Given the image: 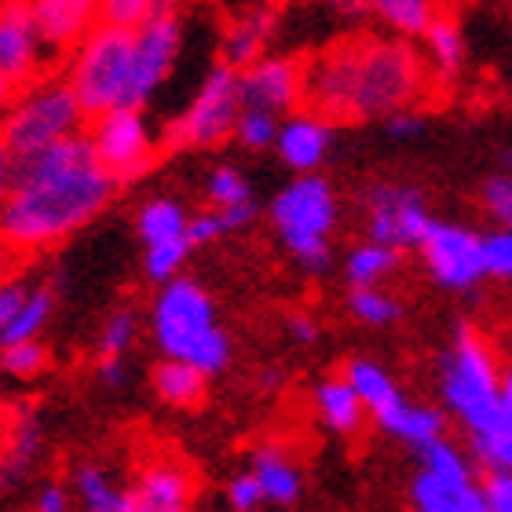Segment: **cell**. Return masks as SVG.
<instances>
[{
    "instance_id": "cell-1",
    "label": "cell",
    "mask_w": 512,
    "mask_h": 512,
    "mask_svg": "<svg viewBox=\"0 0 512 512\" xmlns=\"http://www.w3.org/2000/svg\"><path fill=\"white\" fill-rule=\"evenodd\" d=\"M118 194V183L99 165L63 176L30 191H8L0 202V238L30 256L55 242L70 238L85 224H92Z\"/></svg>"
},
{
    "instance_id": "cell-2",
    "label": "cell",
    "mask_w": 512,
    "mask_h": 512,
    "mask_svg": "<svg viewBox=\"0 0 512 512\" xmlns=\"http://www.w3.org/2000/svg\"><path fill=\"white\" fill-rule=\"evenodd\" d=\"M150 330L165 359L194 366L205 377L220 374L231 363V337L216 322L209 289L194 278H172L161 286L150 308Z\"/></svg>"
},
{
    "instance_id": "cell-3",
    "label": "cell",
    "mask_w": 512,
    "mask_h": 512,
    "mask_svg": "<svg viewBox=\"0 0 512 512\" xmlns=\"http://www.w3.org/2000/svg\"><path fill=\"white\" fill-rule=\"evenodd\" d=\"M498 363H494L491 344L472 330L469 322H461L454 333L447 359H443V399H447L450 414H458L469 428V436H483L502 421V395H498Z\"/></svg>"
},
{
    "instance_id": "cell-4",
    "label": "cell",
    "mask_w": 512,
    "mask_h": 512,
    "mask_svg": "<svg viewBox=\"0 0 512 512\" xmlns=\"http://www.w3.org/2000/svg\"><path fill=\"white\" fill-rule=\"evenodd\" d=\"M425 88V59L403 37H359L352 118H395Z\"/></svg>"
},
{
    "instance_id": "cell-5",
    "label": "cell",
    "mask_w": 512,
    "mask_h": 512,
    "mask_svg": "<svg viewBox=\"0 0 512 512\" xmlns=\"http://www.w3.org/2000/svg\"><path fill=\"white\" fill-rule=\"evenodd\" d=\"M128 74H132V33L96 22L92 33L70 52L63 81L81 103L85 118H103L110 110H125Z\"/></svg>"
},
{
    "instance_id": "cell-6",
    "label": "cell",
    "mask_w": 512,
    "mask_h": 512,
    "mask_svg": "<svg viewBox=\"0 0 512 512\" xmlns=\"http://www.w3.org/2000/svg\"><path fill=\"white\" fill-rule=\"evenodd\" d=\"M337 194L330 180L315 176H297L282 187L271 202V220L282 238L286 253L308 271H322L330 264V235L337 227Z\"/></svg>"
},
{
    "instance_id": "cell-7",
    "label": "cell",
    "mask_w": 512,
    "mask_h": 512,
    "mask_svg": "<svg viewBox=\"0 0 512 512\" xmlns=\"http://www.w3.org/2000/svg\"><path fill=\"white\" fill-rule=\"evenodd\" d=\"M81 125H85V110L74 99L70 85L59 77H44L19 92L11 110L0 118V139L11 150V158H26L59 139L77 136Z\"/></svg>"
},
{
    "instance_id": "cell-8",
    "label": "cell",
    "mask_w": 512,
    "mask_h": 512,
    "mask_svg": "<svg viewBox=\"0 0 512 512\" xmlns=\"http://www.w3.org/2000/svg\"><path fill=\"white\" fill-rule=\"evenodd\" d=\"M238 114H242V92H238V74L227 66L216 63L205 74L198 96L191 99V107L183 110L180 118L165 128L161 143L169 150H198V147H216L227 136H235Z\"/></svg>"
},
{
    "instance_id": "cell-9",
    "label": "cell",
    "mask_w": 512,
    "mask_h": 512,
    "mask_svg": "<svg viewBox=\"0 0 512 512\" xmlns=\"http://www.w3.org/2000/svg\"><path fill=\"white\" fill-rule=\"evenodd\" d=\"M180 41H183V22L169 4H161V8L132 33V74H128L125 110H143V103L158 92L161 81H165L169 70L176 66Z\"/></svg>"
},
{
    "instance_id": "cell-10",
    "label": "cell",
    "mask_w": 512,
    "mask_h": 512,
    "mask_svg": "<svg viewBox=\"0 0 512 512\" xmlns=\"http://www.w3.org/2000/svg\"><path fill=\"white\" fill-rule=\"evenodd\" d=\"M88 139H92L99 169L118 187L139 180L154 161V136H150L143 110H110V114L96 118Z\"/></svg>"
},
{
    "instance_id": "cell-11",
    "label": "cell",
    "mask_w": 512,
    "mask_h": 512,
    "mask_svg": "<svg viewBox=\"0 0 512 512\" xmlns=\"http://www.w3.org/2000/svg\"><path fill=\"white\" fill-rule=\"evenodd\" d=\"M432 227V213L425 205V194L410 183H381L366 198V231L370 242L388 249L421 246Z\"/></svg>"
},
{
    "instance_id": "cell-12",
    "label": "cell",
    "mask_w": 512,
    "mask_h": 512,
    "mask_svg": "<svg viewBox=\"0 0 512 512\" xmlns=\"http://www.w3.org/2000/svg\"><path fill=\"white\" fill-rule=\"evenodd\" d=\"M421 260L432 282L443 289H472L483 275V256H480V235L458 224H439L432 220L425 242H421Z\"/></svg>"
},
{
    "instance_id": "cell-13",
    "label": "cell",
    "mask_w": 512,
    "mask_h": 512,
    "mask_svg": "<svg viewBox=\"0 0 512 512\" xmlns=\"http://www.w3.org/2000/svg\"><path fill=\"white\" fill-rule=\"evenodd\" d=\"M355 70H359V37L330 44L311 59L304 70V96L311 99L319 118H352Z\"/></svg>"
},
{
    "instance_id": "cell-14",
    "label": "cell",
    "mask_w": 512,
    "mask_h": 512,
    "mask_svg": "<svg viewBox=\"0 0 512 512\" xmlns=\"http://www.w3.org/2000/svg\"><path fill=\"white\" fill-rule=\"evenodd\" d=\"M242 110H264V114H293L304 99V63L293 55H264L260 63L238 74Z\"/></svg>"
},
{
    "instance_id": "cell-15",
    "label": "cell",
    "mask_w": 512,
    "mask_h": 512,
    "mask_svg": "<svg viewBox=\"0 0 512 512\" xmlns=\"http://www.w3.org/2000/svg\"><path fill=\"white\" fill-rule=\"evenodd\" d=\"M48 63L52 59L37 37L30 4H0V74L19 92H26L30 85L44 81Z\"/></svg>"
},
{
    "instance_id": "cell-16",
    "label": "cell",
    "mask_w": 512,
    "mask_h": 512,
    "mask_svg": "<svg viewBox=\"0 0 512 512\" xmlns=\"http://www.w3.org/2000/svg\"><path fill=\"white\" fill-rule=\"evenodd\" d=\"M33 26L41 37L48 59H63L85 41L92 26L99 22V4L92 0H37L30 4Z\"/></svg>"
},
{
    "instance_id": "cell-17",
    "label": "cell",
    "mask_w": 512,
    "mask_h": 512,
    "mask_svg": "<svg viewBox=\"0 0 512 512\" xmlns=\"http://www.w3.org/2000/svg\"><path fill=\"white\" fill-rule=\"evenodd\" d=\"M88 165H99L96 150H92V139H88V132H77V136L59 139V143H52V147L37 150V154L15 158L11 191L44 187V183H55V180H63V176H74V172L88 169Z\"/></svg>"
},
{
    "instance_id": "cell-18",
    "label": "cell",
    "mask_w": 512,
    "mask_h": 512,
    "mask_svg": "<svg viewBox=\"0 0 512 512\" xmlns=\"http://www.w3.org/2000/svg\"><path fill=\"white\" fill-rule=\"evenodd\" d=\"M333 143V125L319 114H289L278 125L275 150L278 158L286 161L289 169H297L300 176H315L319 165L326 161Z\"/></svg>"
},
{
    "instance_id": "cell-19",
    "label": "cell",
    "mask_w": 512,
    "mask_h": 512,
    "mask_svg": "<svg viewBox=\"0 0 512 512\" xmlns=\"http://www.w3.org/2000/svg\"><path fill=\"white\" fill-rule=\"evenodd\" d=\"M194 498L191 472L180 461L158 458L139 472L136 487H132V505L136 512H187Z\"/></svg>"
},
{
    "instance_id": "cell-20",
    "label": "cell",
    "mask_w": 512,
    "mask_h": 512,
    "mask_svg": "<svg viewBox=\"0 0 512 512\" xmlns=\"http://www.w3.org/2000/svg\"><path fill=\"white\" fill-rule=\"evenodd\" d=\"M271 33H275V11L271 8L246 11V15H238L235 22H227L224 37H220V66L242 74V70H249L253 63H260L267 41H271Z\"/></svg>"
},
{
    "instance_id": "cell-21",
    "label": "cell",
    "mask_w": 512,
    "mask_h": 512,
    "mask_svg": "<svg viewBox=\"0 0 512 512\" xmlns=\"http://www.w3.org/2000/svg\"><path fill=\"white\" fill-rule=\"evenodd\" d=\"M341 377L348 381V388L359 395L363 410L374 414V421H384L392 410H399V406L406 403L403 392H399V384L392 381V374H388L381 363H374V359H352V363L344 366Z\"/></svg>"
},
{
    "instance_id": "cell-22",
    "label": "cell",
    "mask_w": 512,
    "mask_h": 512,
    "mask_svg": "<svg viewBox=\"0 0 512 512\" xmlns=\"http://www.w3.org/2000/svg\"><path fill=\"white\" fill-rule=\"evenodd\" d=\"M249 472H253V480L260 483L264 502L293 505L300 498V469H297V461L286 454V447H278V443L256 447Z\"/></svg>"
},
{
    "instance_id": "cell-23",
    "label": "cell",
    "mask_w": 512,
    "mask_h": 512,
    "mask_svg": "<svg viewBox=\"0 0 512 512\" xmlns=\"http://www.w3.org/2000/svg\"><path fill=\"white\" fill-rule=\"evenodd\" d=\"M41 450H44L41 417L26 410V414L15 417L8 447L0 454V483H4V487H15V483L30 480V472L37 469V461H41Z\"/></svg>"
},
{
    "instance_id": "cell-24",
    "label": "cell",
    "mask_w": 512,
    "mask_h": 512,
    "mask_svg": "<svg viewBox=\"0 0 512 512\" xmlns=\"http://www.w3.org/2000/svg\"><path fill=\"white\" fill-rule=\"evenodd\" d=\"M315 406H319L326 428H333L337 436H355L363 428L366 410L344 377H326V381L315 384Z\"/></svg>"
},
{
    "instance_id": "cell-25",
    "label": "cell",
    "mask_w": 512,
    "mask_h": 512,
    "mask_svg": "<svg viewBox=\"0 0 512 512\" xmlns=\"http://www.w3.org/2000/svg\"><path fill=\"white\" fill-rule=\"evenodd\" d=\"M74 491H77V498H81V505H85V512H136L132 491L118 487L114 476H110L103 465H96V461L77 465Z\"/></svg>"
},
{
    "instance_id": "cell-26",
    "label": "cell",
    "mask_w": 512,
    "mask_h": 512,
    "mask_svg": "<svg viewBox=\"0 0 512 512\" xmlns=\"http://www.w3.org/2000/svg\"><path fill=\"white\" fill-rule=\"evenodd\" d=\"M55 300H59L55 282H37V286H30V293H26V300H22V308L15 311L11 326L4 330V337H0V348L41 341L44 326H48L55 315Z\"/></svg>"
},
{
    "instance_id": "cell-27",
    "label": "cell",
    "mask_w": 512,
    "mask_h": 512,
    "mask_svg": "<svg viewBox=\"0 0 512 512\" xmlns=\"http://www.w3.org/2000/svg\"><path fill=\"white\" fill-rule=\"evenodd\" d=\"M187 220H191V213L176 198H150V202L139 205L136 231L147 249L165 246V242H176V238L187 235Z\"/></svg>"
},
{
    "instance_id": "cell-28",
    "label": "cell",
    "mask_w": 512,
    "mask_h": 512,
    "mask_svg": "<svg viewBox=\"0 0 512 512\" xmlns=\"http://www.w3.org/2000/svg\"><path fill=\"white\" fill-rule=\"evenodd\" d=\"M150 381H154V392H158L161 403L180 406V410H191V406L202 403L205 388H209V377L198 374V370L187 363H172V359L154 366Z\"/></svg>"
},
{
    "instance_id": "cell-29",
    "label": "cell",
    "mask_w": 512,
    "mask_h": 512,
    "mask_svg": "<svg viewBox=\"0 0 512 512\" xmlns=\"http://www.w3.org/2000/svg\"><path fill=\"white\" fill-rule=\"evenodd\" d=\"M377 425L417 450L428 447V443H436V439H443V414L432 410V406L403 403L399 410H392V414L384 417V421H377Z\"/></svg>"
},
{
    "instance_id": "cell-30",
    "label": "cell",
    "mask_w": 512,
    "mask_h": 512,
    "mask_svg": "<svg viewBox=\"0 0 512 512\" xmlns=\"http://www.w3.org/2000/svg\"><path fill=\"white\" fill-rule=\"evenodd\" d=\"M403 256L388 246H377V242H366V246H355L344 260V275L352 282V289H381V282L399 267Z\"/></svg>"
},
{
    "instance_id": "cell-31",
    "label": "cell",
    "mask_w": 512,
    "mask_h": 512,
    "mask_svg": "<svg viewBox=\"0 0 512 512\" xmlns=\"http://www.w3.org/2000/svg\"><path fill=\"white\" fill-rule=\"evenodd\" d=\"M421 41H425V55L439 66V74H454L465 59V33H461V22L454 15L436 11V19L421 33Z\"/></svg>"
},
{
    "instance_id": "cell-32",
    "label": "cell",
    "mask_w": 512,
    "mask_h": 512,
    "mask_svg": "<svg viewBox=\"0 0 512 512\" xmlns=\"http://www.w3.org/2000/svg\"><path fill=\"white\" fill-rule=\"evenodd\" d=\"M417 454H421V472L432 476L436 483H447V487H469L472 483L469 461L461 458V450L450 447L447 439H436V443L421 447Z\"/></svg>"
},
{
    "instance_id": "cell-33",
    "label": "cell",
    "mask_w": 512,
    "mask_h": 512,
    "mask_svg": "<svg viewBox=\"0 0 512 512\" xmlns=\"http://www.w3.org/2000/svg\"><path fill=\"white\" fill-rule=\"evenodd\" d=\"M205 198L213 205V213H231V209L253 205V187L235 165H216L205 180Z\"/></svg>"
},
{
    "instance_id": "cell-34",
    "label": "cell",
    "mask_w": 512,
    "mask_h": 512,
    "mask_svg": "<svg viewBox=\"0 0 512 512\" xmlns=\"http://www.w3.org/2000/svg\"><path fill=\"white\" fill-rule=\"evenodd\" d=\"M139 333V315L136 308H118L110 311V319L99 330V363H125L128 348L136 344Z\"/></svg>"
},
{
    "instance_id": "cell-35",
    "label": "cell",
    "mask_w": 512,
    "mask_h": 512,
    "mask_svg": "<svg viewBox=\"0 0 512 512\" xmlns=\"http://www.w3.org/2000/svg\"><path fill=\"white\" fill-rule=\"evenodd\" d=\"M374 11L399 37H421L436 19V8L425 0H377Z\"/></svg>"
},
{
    "instance_id": "cell-36",
    "label": "cell",
    "mask_w": 512,
    "mask_h": 512,
    "mask_svg": "<svg viewBox=\"0 0 512 512\" xmlns=\"http://www.w3.org/2000/svg\"><path fill=\"white\" fill-rule=\"evenodd\" d=\"M348 308L366 326H392L403 315V304L392 293H384V289H352L348 293Z\"/></svg>"
},
{
    "instance_id": "cell-37",
    "label": "cell",
    "mask_w": 512,
    "mask_h": 512,
    "mask_svg": "<svg viewBox=\"0 0 512 512\" xmlns=\"http://www.w3.org/2000/svg\"><path fill=\"white\" fill-rule=\"evenodd\" d=\"M52 366V352L44 341H26V344H11V348H0V370L11 377H41L44 370Z\"/></svg>"
},
{
    "instance_id": "cell-38",
    "label": "cell",
    "mask_w": 512,
    "mask_h": 512,
    "mask_svg": "<svg viewBox=\"0 0 512 512\" xmlns=\"http://www.w3.org/2000/svg\"><path fill=\"white\" fill-rule=\"evenodd\" d=\"M472 450L491 472H512V414H502L491 432L472 439Z\"/></svg>"
},
{
    "instance_id": "cell-39",
    "label": "cell",
    "mask_w": 512,
    "mask_h": 512,
    "mask_svg": "<svg viewBox=\"0 0 512 512\" xmlns=\"http://www.w3.org/2000/svg\"><path fill=\"white\" fill-rule=\"evenodd\" d=\"M187 256H191L187 238H176V242H165V246H150L143 253V271H147V278L165 286L172 278H180V267L187 264Z\"/></svg>"
},
{
    "instance_id": "cell-40",
    "label": "cell",
    "mask_w": 512,
    "mask_h": 512,
    "mask_svg": "<svg viewBox=\"0 0 512 512\" xmlns=\"http://www.w3.org/2000/svg\"><path fill=\"white\" fill-rule=\"evenodd\" d=\"M278 125H282V118H275V114H264V110H242V114H238V125H235V136L246 150H267V147H275Z\"/></svg>"
},
{
    "instance_id": "cell-41",
    "label": "cell",
    "mask_w": 512,
    "mask_h": 512,
    "mask_svg": "<svg viewBox=\"0 0 512 512\" xmlns=\"http://www.w3.org/2000/svg\"><path fill=\"white\" fill-rule=\"evenodd\" d=\"M158 8L161 4H150V0H107V4H99V22L114 26V30L136 33Z\"/></svg>"
},
{
    "instance_id": "cell-42",
    "label": "cell",
    "mask_w": 512,
    "mask_h": 512,
    "mask_svg": "<svg viewBox=\"0 0 512 512\" xmlns=\"http://www.w3.org/2000/svg\"><path fill=\"white\" fill-rule=\"evenodd\" d=\"M480 256H483V275L491 278H512V231H491L480 235Z\"/></svg>"
},
{
    "instance_id": "cell-43",
    "label": "cell",
    "mask_w": 512,
    "mask_h": 512,
    "mask_svg": "<svg viewBox=\"0 0 512 512\" xmlns=\"http://www.w3.org/2000/svg\"><path fill=\"white\" fill-rule=\"evenodd\" d=\"M483 205L487 213L502 224V231H512V176H491L483 183Z\"/></svg>"
},
{
    "instance_id": "cell-44",
    "label": "cell",
    "mask_w": 512,
    "mask_h": 512,
    "mask_svg": "<svg viewBox=\"0 0 512 512\" xmlns=\"http://www.w3.org/2000/svg\"><path fill=\"white\" fill-rule=\"evenodd\" d=\"M227 505L235 512H256L264 505V491L253 480V472H238L235 480L227 483Z\"/></svg>"
},
{
    "instance_id": "cell-45",
    "label": "cell",
    "mask_w": 512,
    "mask_h": 512,
    "mask_svg": "<svg viewBox=\"0 0 512 512\" xmlns=\"http://www.w3.org/2000/svg\"><path fill=\"white\" fill-rule=\"evenodd\" d=\"M227 231H224V224H220V216L209 209V213H198V216H191L187 220V246L191 249H202V246H213L216 238H224Z\"/></svg>"
},
{
    "instance_id": "cell-46",
    "label": "cell",
    "mask_w": 512,
    "mask_h": 512,
    "mask_svg": "<svg viewBox=\"0 0 512 512\" xmlns=\"http://www.w3.org/2000/svg\"><path fill=\"white\" fill-rule=\"evenodd\" d=\"M480 491L491 512H512V472H491Z\"/></svg>"
},
{
    "instance_id": "cell-47",
    "label": "cell",
    "mask_w": 512,
    "mask_h": 512,
    "mask_svg": "<svg viewBox=\"0 0 512 512\" xmlns=\"http://www.w3.org/2000/svg\"><path fill=\"white\" fill-rule=\"evenodd\" d=\"M26 293H30V282H11V286H0V337H4V330L11 326V319H15V311L22 308V300H26Z\"/></svg>"
},
{
    "instance_id": "cell-48",
    "label": "cell",
    "mask_w": 512,
    "mask_h": 512,
    "mask_svg": "<svg viewBox=\"0 0 512 512\" xmlns=\"http://www.w3.org/2000/svg\"><path fill=\"white\" fill-rule=\"evenodd\" d=\"M22 267H26V253L11 246L8 238H0V286H11V282H19Z\"/></svg>"
},
{
    "instance_id": "cell-49",
    "label": "cell",
    "mask_w": 512,
    "mask_h": 512,
    "mask_svg": "<svg viewBox=\"0 0 512 512\" xmlns=\"http://www.w3.org/2000/svg\"><path fill=\"white\" fill-rule=\"evenodd\" d=\"M33 512H70V491L63 483H44L33 498Z\"/></svg>"
},
{
    "instance_id": "cell-50",
    "label": "cell",
    "mask_w": 512,
    "mask_h": 512,
    "mask_svg": "<svg viewBox=\"0 0 512 512\" xmlns=\"http://www.w3.org/2000/svg\"><path fill=\"white\" fill-rule=\"evenodd\" d=\"M286 330L297 344H315V337H319V326H315V319H311V315H289Z\"/></svg>"
},
{
    "instance_id": "cell-51",
    "label": "cell",
    "mask_w": 512,
    "mask_h": 512,
    "mask_svg": "<svg viewBox=\"0 0 512 512\" xmlns=\"http://www.w3.org/2000/svg\"><path fill=\"white\" fill-rule=\"evenodd\" d=\"M11 172H15V158H11V150L4 147V139H0V202H4L11 191Z\"/></svg>"
},
{
    "instance_id": "cell-52",
    "label": "cell",
    "mask_w": 512,
    "mask_h": 512,
    "mask_svg": "<svg viewBox=\"0 0 512 512\" xmlns=\"http://www.w3.org/2000/svg\"><path fill=\"white\" fill-rule=\"evenodd\" d=\"M388 132L392 136H414V132H421V118H414V114H395V118H388Z\"/></svg>"
},
{
    "instance_id": "cell-53",
    "label": "cell",
    "mask_w": 512,
    "mask_h": 512,
    "mask_svg": "<svg viewBox=\"0 0 512 512\" xmlns=\"http://www.w3.org/2000/svg\"><path fill=\"white\" fill-rule=\"evenodd\" d=\"M99 381L107 388H121L125 384V363H99Z\"/></svg>"
},
{
    "instance_id": "cell-54",
    "label": "cell",
    "mask_w": 512,
    "mask_h": 512,
    "mask_svg": "<svg viewBox=\"0 0 512 512\" xmlns=\"http://www.w3.org/2000/svg\"><path fill=\"white\" fill-rule=\"evenodd\" d=\"M15 99H19V88H15V85H11V81H8V77L0 74V118L8 114L11 103H15Z\"/></svg>"
},
{
    "instance_id": "cell-55",
    "label": "cell",
    "mask_w": 512,
    "mask_h": 512,
    "mask_svg": "<svg viewBox=\"0 0 512 512\" xmlns=\"http://www.w3.org/2000/svg\"><path fill=\"white\" fill-rule=\"evenodd\" d=\"M498 395H502V410L512 414V366L502 374V381H498Z\"/></svg>"
},
{
    "instance_id": "cell-56",
    "label": "cell",
    "mask_w": 512,
    "mask_h": 512,
    "mask_svg": "<svg viewBox=\"0 0 512 512\" xmlns=\"http://www.w3.org/2000/svg\"><path fill=\"white\" fill-rule=\"evenodd\" d=\"M509 161H512V154H509Z\"/></svg>"
}]
</instances>
